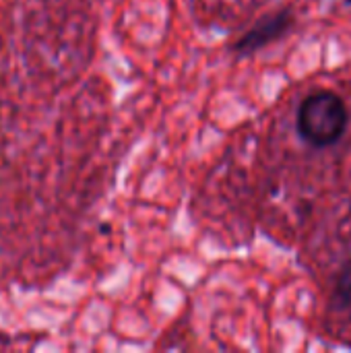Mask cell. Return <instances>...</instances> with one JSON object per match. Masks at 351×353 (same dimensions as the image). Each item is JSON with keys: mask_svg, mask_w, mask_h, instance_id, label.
<instances>
[{"mask_svg": "<svg viewBox=\"0 0 351 353\" xmlns=\"http://www.w3.org/2000/svg\"><path fill=\"white\" fill-rule=\"evenodd\" d=\"M348 126V110L343 99L333 91L308 95L298 112V130L304 141L314 147L335 145Z\"/></svg>", "mask_w": 351, "mask_h": 353, "instance_id": "1", "label": "cell"}, {"mask_svg": "<svg viewBox=\"0 0 351 353\" xmlns=\"http://www.w3.org/2000/svg\"><path fill=\"white\" fill-rule=\"evenodd\" d=\"M290 23H292V19H290L288 12L275 14V17H271L269 21L259 23V27H257L252 33H248V35L244 37L242 48H244V50H257V48L269 43L271 39L279 37V35L290 27Z\"/></svg>", "mask_w": 351, "mask_h": 353, "instance_id": "2", "label": "cell"}, {"mask_svg": "<svg viewBox=\"0 0 351 353\" xmlns=\"http://www.w3.org/2000/svg\"><path fill=\"white\" fill-rule=\"evenodd\" d=\"M337 296L348 308H351V261L341 269L337 277Z\"/></svg>", "mask_w": 351, "mask_h": 353, "instance_id": "3", "label": "cell"}]
</instances>
